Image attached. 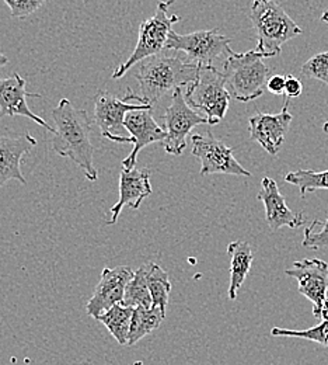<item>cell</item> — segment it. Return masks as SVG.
I'll use <instances>...</instances> for the list:
<instances>
[{"label":"cell","instance_id":"cell-1","mask_svg":"<svg viewBox=\"0 0 328 365\" xmlns=\"http://www.w3.org/2000/svg\"><path fill=\"white\" fill-rule=\"evenodd\" d=\"M55 131L52 148L59 156L69 158L85 173L86 179L97 182L98 173L94 166L95 148L92 143V127L85 110L76 108L68 98H62L52 111Z\"/></svg>","mask_w":328,"mask_h":365},{"label":"cell","instance_id":"cell-2","mask_svg":"<svg viewBox=\"0 0 328 365\" xmlns=\"http://www.w3.org/2000/svg\"><path fill=\"white\" fill-rule=\"evenodd\" d=\"M199 68L187 58L162 52L142 61L135 78L139 82L142 97L153 106L169 91L191 85L196 79Z\"/></svg>","mask_w":328,"mask_h":365},{"label":"cell","instance_id":"cell-3","mask_svg":"<svg viewBox=\"0 0 328 365\" xmlns=\"http://www.w3.org/2000/svg\"><path fill=\"white\" fill-rule=\"evenodd\" d=\"M250 19L257 34L255 51L264 58L280 55L283 44L303 33L277 0H254Z\"/></svg>","mask_w":328,"mask_h":365},{"label":"cell","instance_id":"cell-4","mask_svg":"<svg viewBox=\"0 0 328 365\" xmlns=\"http://www.w3.org/2000/svg\"><path fill=\"white\" fill-rule=\"evenodd\" d=\"M264 59V55L255 49L243 53L233 51L228 56L223 65V75L226 88L236 100L248 103L264 94L270 79V69Z\"/></svg>","mask_w":328,"mask_h":365},{"label":"cell","instance_id":"cell-5","mask_svg":"<svg viewBox=\"0 0 328 365\" xmlns=\"http://www.w3.org/2000/svg\"><path fill=\"white\" fill-rule=\"evenodd\" d=\"M184 97L192 108L206 117L209 125H218L229 110L232 96L226 88L223 72L215 66H201Z\"/></svg>","mask_w":328,"mask_h":365},{"label":"cell","instance_id":"cell-6","mask_svg":"<svg viewBox=\"0 0 328 365\" xmlns=\"http://www.w3.org/2000/svg\"><path fill=\"white\" fill-rule=\"evenodd\" d=\"M174 3V0L159 1L157 10L153 17L142 21L139 26L138 43L131 53V56L122 62L112 73V79L122 78L135 63L142 62L150 56L159 55L164 51L170 31L173 30V24L180 21L177 14L169 16V9Z\"/></svg>","mask_w":328,"mask_h":365},{"label":"cell","instance_id":"cell-7","mask_svg":"<svg viewBox=\"0 0 328 365\" xmlns=\"http://www.w3.org/2000/svg\"><path fill=\"white\" fill-rule=\"evenodd\" d=\"M231 38L222 36L216 29L195 31L189 34H177L170 31L164 51H176L186 55L189 62L198 66H213L215 59L222 53H232Z\"/></svg>","mask_w":328,"mask_h":365},{"label":"cell","instance_id":"cell-8","mask_svg":"<svg viewBox=\"0 0 328 365\" xmlns=\"http://www.w3.org/2000/svg\"><path fill=\"white\" fill-rule=\"evenodd\" d=\"M201 124H208L206 117L188 104L181 88L176 89L164 114L166 138L162 142L164 150L169 155H181L187 148L188 134Z\"/></svg>","mask_w":328,"mask_h":365},{"label":"cell","instance_id":"cell-9","mask_svg":"<svg viewBox=\"0 0 328 365\" xmlns=\"http://www.w3.org/2000/svg\"><path fill=\"white\" fill-rule=\"evenodd\" d=\"M192 155L201 162V176L208 175H231L250 178L251 173L245 170L233 156V149L226 146L211 131L203 135L196 134L191 138Z\"/></svg>","mask_w":328,"mask_h":365},{"label":"cell","instance_id":"cell-10","mask_svg":"<svg viewBox=\"0 0 328 365\" xmlns=\"http://www.w3.org/2000/svg\"><path fill=\"white\" fill-rule=\"evenodd\" d=\"M152 111L153 108H144L128 113L124 121V128L129 133V137H115L112 139V142L134 145L129 156L122 160V169H134L138 155L143 148L164 140L166 131L156 123Z\"/></svg>","mask_w":328,"mask_h":365},{"label":"cell","instance_id":"cell-11","mask_svg":"<svg viewBox=\"0 0 328 365\" xmlns=\"http://www.w3.org/2000/svg\"><path fill=\"white\" fill-rule=\"evenodd\" d=\"M286 275L297 281L299 292L313 304V315L320 319L328 292V264L320 259H303L295 262Z\"/></svg>","mask_w":328,"mask_h":365},{"label":"cell","instance_id":"cell-12","mask_svg":"<svg viewBox=\"0 0 328 365\" xmlns=\"http://www.w3.org/2000/svg\"><path fill=\"white\" fill-rule=\"evenodd\" d=\"M134 273L135 272L128 266H118L115 269L105 267L92 298L86 305L88 314L97 320L112 307L122 304L127 285L134 277Z\"/></svg>","mask_w":328,"mask_h":365},{"label":"cell","instance_id":"cell-13","mask_svg":"<svg viewBox=\"0 0 328 365\" xmlns=\"http://www.w3.org/2000/svg\"><path fill=\"white\" fill-rule=\"evenodd\" d=\"M153 108L152 104H131L124 98L120 100L107 91H98L94 101V123L100 127L101 135L110 140L122 137L124 121L128 113Z\"/></svg>","mask_w":328,"mask_h":365},{"label":"cell","instance_id":"cell-14","mask_svg":"<svg viewBox=\"0 0 328 365\" xmlns=\"http://www.w3.org/2000/svg\"><path fill=\"white\" fill-rule=\"evenodd\" d=\"M289 100L285 101L280 114L257 113L248 120L251 140L260 143L270 155L275 156L281 149L292 123Z\"/></svg>","mask_w":328,"mask_h":365},{"label":"cell","instance_id":"cell-15","mask_svg":"<svg viewBox=\"0 0 328 365\" xmlns=\"http://www.w3.org/2000/svg\"><path fill=\"white\" fill-rule=\"evenodd\" d=\"M28 97H41V94H33L26 91V81L18 73H13V76L6 79L0 78V120L6 115H21L33 120L48 131L53 133L55 130L46 120H43L30 110L27 103Z\"/></svg>","mask_w":328,"mask_h":365},{"label":"cell","instance_id":"cell-16","mask_svg":"<svg viewBox=\"0 0 328 365\" xmlns=\"http://www.w3.org/2000/svg\"><path fill=\"white\" fill-rule=\"evenodd\" d=\"M261 185L263 187H261L257 198L260 201H263V204L265 207V220L273 232H277L283 227L297 229L300 228L302 225H305L303 214L302 212L296 214L289 210L275 180H273L270 178H264Z\"/></svg>","mask_w":328,"mask_h":365},{"label":"cell","instance_id":"cell-17","mask_svg":"<svg viewBox=\"0 0 328 365\" xmlns=\"http://www.w3.org/2000/svg\"><path fill=\"white\" fill-rule=\"evenodd\" d=\"M36 145L37 140L30 134L0 137V187L10 180L27 184L21 173V162Z\"/></svg>","mask_w":328,"mask_h":365},{"label":"cell","instance_id":"cell-18","mask_svg":"<svg viewBox=\"0 0 328 365\" xmlns=\"http://www.w3.org/2000/svg\"><path fill=\"white\" fill-rule=\"evenodd\" d=\"M152 194L150 172L147 169H122L120 175V198L111 208V220L107 225H114L124 207L141 208L142 201Z\"/></svg>","mask_w":328,"mask_h":365},{"label":"cell","instance_id":"cell-19","mask_svg":"<svg viewBox=\"0 0 328 365\" xmlns=\"http://www.w3.org/2000/svg\"><path fill=\"white\" fill-rule=\"evenodd\" d=\"M228 253L231 256V284L228 295L231 301L237 299V292L244 284L247 275L251 270L254 260V253L248 243L245 242H232L228 246Z\"/></svg>","mask_w":328,"mask_h":365},{"label":"cell","instance_id":"cell-20","mask_svg":"<svg viewBox=\"0 0 328 365\" xmlns=\"http://www.w3.org/2000/svg\"><path fill=\"white\" fill-rule=\"evenodd\" d=\"M132 315H134V308L118 304L111 309H108L107 312H104L97 320L108 329L111 336L121 346H127L129 339Z\"/></svg>","mask_w":328,"mask_h":365},{"label":"cell","instance_id":"cell-21","mask_svg":"<svg viewBox=\"0 0 328 365\" xmlns=\"http://www.w3.org/2000/svg\"><path fill=\"white\" fill-rule=\"evenodd\" d=\"M164 318H166V314H163L162 309L156 307L135 308L132 322H131L128 346L137 344L141 339L157 330Z\"/></svg>","mask_w":328,"mask_h":365},{"label":"cell","instance_id":"cell-22","mask_svg":"<svg viewBox=\"0 0 328 365\" xmlns=\"http://www.w3.org/2000/svg\"><path fill=\"white\" fill-rule=\"evenodd\" d=\"M144 267L153 307L162 309V312L166 314L169 297L171 292V282L169 279V274L156 263H147L144 264Z\"/></svg>","mask_w":328,"mask_h":365},{"label":"cell","instance_id":"cell-23","mask_svg":"<svg viewBox=\"0 0 328 365\" xmlns=\"http://www.w3.org/2000/svg\"><path fill=\"white\" fill-rule=\"evenodd\" d=\"M122 305L134 308V309L135 308H150V307H153L144 266L138 269L134 273V277L131 278V281L128 282Z\"/></svg>","mask_w":328,"mask_h":365},{"label":"cell","instance_id":"cell-24","mask_svg":"<svg viewBox=\"0 0 328 365\" xmlns=\"http://www.w3.org/2000/svg\"><path fill=\"white\" fill-rule=\"evenodd\" d=\"M285 182L297 185L300 195L306 197L307 192L317 190H328V170L314 172V170H297L290 172L285 176Z\"/></svg>","mask_w":328,"mask_h":365},{"label":"cell","instance_id":"cell-25","mask_svg":"<svg viewBox=\"0 0 328 365\" xmlns=\"http://www.w3.org/2000/svg\"><path fill=\"white\" fill-rule=\"evenodd\" d=\"M271 334L274 337H296V339H305L309 341H314L317 344H322L328 347V320H322L317 326H313L306 330H289L274 327L271 330Z\"/></svg>","mask_w":328,"mask_h":365},{"label":"cell","instance_id":"cell-26","mask_svg":"<svg viewBox=\"0 0 328 365\" xmlns=\"http://www.w3.org/2000/svg\"><path fill=\"white\" fill-rule=\"evenodd\" d=\"M302 245L307 249H322L328 246V214L324 222L314 220L305 229Z\"/></svg>","mask_w":328,"mask_h":365},{"label":"cell","instance_id":"cell-27","mask_svg":"<svg viewBox=\"0 0 328 365\" xmlns=\"http://www.w3.org/2000/svg\"><path fill=\"white\" fill-rule=\"evenodd\" d=\"M300 72L306 79H316L328 86V51L312 56L302 66Z\"/></svg>","mask_w":328,"mask_h":365},{"label":"cell","instance_id":"cell-28","mask_svg":"<svg viewBox=\"0 0 328 365\" xmlns=\"http://www.w3.org/2000/svg\"><path fill=\"white\" fill-rule=\"evenodd\" d=\"M46 0H4V3L9 6L11 17H27L33 13H36Z\"/></svg>","mask_w":328,"mask_h":365},{"label":"cell","instance_id":"cell-29","mask_svg":"<svg viewBox=\"0 0 328 365\" xmlns=\"http://www.w3.org/2000/svg\"><path fill=\"white\" fill-rule=\"evenodd\" d=\"M303 91V85L302 82L295 78V76H286V85H285V94L287 98L293 97H300Z\"/></svg>","mask_w":328,"mask_h":365},{"label":"cell","instance_id":"cell-30","mask_svg":"<svg viewBox=\"0 0 328 365\" xmlns=\"http://www.w3.org/2000/svg\"><path fill=\"white\" fill-rule=\"evenodd\" d=\"M285 85H286V76L282 75H274L267 82V91H271L273 94H283L285 93Z\"/></svg>","mask_w":328,"mask_h":365},{"label":"cell","instance_id":"cell-31","mask_svg":"<svg viewBox=\"0 0 328 365\" xmlns=\"http://www.w3.org/2000/svg\"><path fill=\"white\" fill-rule=\"evenodd\" d=\"M320 319L328 320V292L327 298H326V301H324V305H323V309H322V317H320Z\"/></svg>","mask_w":328,"mask_h":365},{"label":"cell","instance_id":"cell-32","mask_svg":"<svg viewBox=\"0 0 328 365\" xmlns=\"http://www.w3.org/2000/svg\"><path fill=\"white\" fill-rule=\"evenodd\" d=\"M7 62H9L7 56H4V55L0 52V68H1V66H4Z\"/></svg>","mask_w":328,"mask_h":365},{"label":"cell","instance_id":"cell-33","mask_svg":"<svg viewBox=\"0 0 328 365\" xmlns=\"http://www.w3.org/2000/svg\"><path fill=\"white\" fill-rule=\"evenodd\" d=\"M322 21L328 24V9L324 11V13H323V16H322Z\"/></svg>","mask_w":328,"mask_h":365},{"label":"cell","instance_id":"cell-34","mask_svg":"<svg viewBox=\"0 0 328 365\" xmlns=\"http://www.w3.org/2000/svg\"><path fill=\"white\" fill-rule=\"evenodd\" d=\"M327 104H328V101H327ZM323 131H324V133H326V134H327V135H328V121H327V123H326V124H324V125H323Z\"/></svg>","mask_w":328,"mask_h":365}]
</instances>
